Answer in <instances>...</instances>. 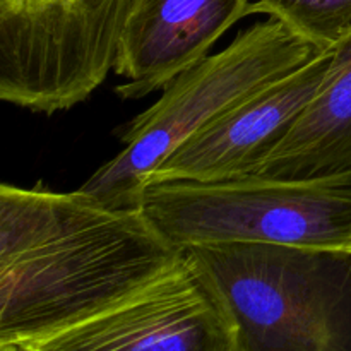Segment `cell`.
Masks as SVG:
<instances>
[{"mask_svg": "<svg viewBox=\"0 0 351 351\" xmlns=\"http://www.w3.org/2000/svg\"><path fill=\"white\" fill-rule=\"evenodd\" d=\"M0 351H27L23 345L19 343H2L0 345Z\"/></svg>", "mask_w": 351, "mask_h": 351, "instance_id": "cell-11", "label": "cell"}, {"mask_svg": "<svg viewBox=\"0 0 351 351\" xmlns=\"http://www.w3.org/2000/svg\"><path fill=\"white\" fill-rule=\"evenodd\" d=\"M351 175V33L332 47L321 91L254 177L315 180Z\"/></svg>", "mask_w": 351, "mask_h": 351, "instance_id": "cell-9", "label": "cell"}, {"mask_svg": "<svg viewBox=\"0 0 351 351\" xmlns=\"http://www.w3.org/2000/svg\"><path fill=\"white\" fill-rule=\"evenodd\" d=\"M331 62L332 47L213 120L173 151L147 185L254 177L321 91Z\"/></svg>", "mask_w": 351, "mask_h": 351, "instance_id": "cell-7", "label": "cell"}, {"mask_svg": "<svg viewBox=\"0 0 351 351\" xmlns=\"http://www.w3.org/2000/svg\"><path fill=\"white\" fill-rule=\"evenodd\" d=\"M129 0H0V98L51 115L115 67Z\"/></svg>", "mask_w": 351, "mask_h": 351, "instance_id": "cell-5", "label": "cell"}, {"mask_svg": "<svg viewBox=\"0 0 351 351\" xmlns=\"http://www.w3.org/2000/svg\"><path fill=\"white\" fill-rule=\"evenodd\" d=\"M182 257L141 208H110L82 191L2 184L0 345L99 314Z\"/></svg>", "mask_w": 351, "mask_h": 351, "instance_id": "cell-1", "label": "cell"}, {"mask_svg": "<svg viewBox=\"0 0 351 351\" xmlns=\"http://www.w3.org/2000/svg\"><path fill=\"white\" fill-rule=\"evenodd\" d=\"M211 278L239 351H351V252L223 243L184 250Z\"/></svg>", "mask_w": 351, "mask_h": 351, "instance_id": "cell-3", "label": "cell"}, {"mask_svg": "<svg viewBox=\"0 0 351 351\" xmlns=\"http://www.w3.org/2000/svg\"><path fill=\"white\" fill-rule=\"evenodd\" d=\"M322 50L276 17L247 27L221 51L178 74L158 101L123 125L122 151L79 191L110 208H139L153 171L185 141Z\"/></svg>", "mask_w": 351, "mask_h": 351, "instance_id": "cell-2", "label": "cell"}, {"mask_svg": "<svg viewBox=\"0 0 351 351\" xmlns=\"http://www.w3.org/2000/svg\"><path fill=\"white\" fill-rule=\"evenodd\" d=\"M19 345L27 351H239L225 300L185 252L119 304Z\"/></svg>", "mask_w": 351, "mask_h": 351, "instance_id": "cell-6", "label": "cell"}, {"mask_svg": "<svg viewBox=\"0 0 351 351\" xmlns=\"http://www.w3.org/2000/svg\"><path fill=\"white\" fill-rule=\"evenodd\" d=\"M254 0H129L113 71L125 79L115 91L139 99L165 89L208 57Z\"/></svg>", "mask_w": 351, "mask_h": 351, "instance_id": "cell-8", "label": "cell"}, {"mask_svg": "<svg viewBox=\"0 0 351 351\" xmlns=\"http://www.w3.org/2000/svg\"><path fill=\"white\" fill-rule=\"evenodd\" d=\"M139 208L178 249L223 243L351 252V175L149 184Z\"/></svg>", "mask_w": 351, "mask_h": 351, "instance_id": "cell-4", "label": "cell"}, {"mask_svg": "<svg viewBox=\"0 0 351 351\" xmlns=\"http://www.w3.org/2000/svg\"><path fill=\"white\" fill-rule=\"evenodd\" d=\"M256 12L283 21L319 48L335 47L351 33V0H254Z\"/></svg>", "mask_w": 351, "mask_h": 351, "instance_id": "cell-10", "label": "cell"}]
</instances>
